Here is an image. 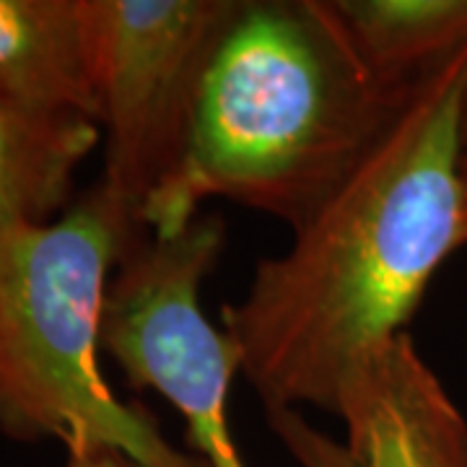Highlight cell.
I'll list each match as a JSON object with an SVG mask.
<instances>
[{
  "instance_id": "9c48e42d",
  "label": "cell",
  "mask_w": 467,
  "mask_h": 467,
  "mask_svg": "<svg viewBox=\"0 0 467 467\" xmlns=\"http://www.w3.org/2000/svg\"><path fill=\"white\" fill-rule=\"evenodd\" d=\"M367 73L408 94L467 52V0H325Z\"/></svg>"
},
{
  "instance_id": "6da1fadb",
  "label": "cell",
  "mask_w": 467,
  "mask_h": 467,
  "mask_svg": "<svg viewBox=\"0 0 467 467\" xmlns=\"http://www.w3.org/2000/svg\"><path fill=\"white\" fill-rule=\"evenodd\" d=\"M467 52L413 88L379 143L260 260L221 330L265 410L333 413L340 384L405 333L426 288L462 247V88Z\"/></svg>"
},
{
  "instance_id": "3957f363",
  "label": "cell",
  "mask_w": 467,
  "mask_h": 467,
  "mask_svg": "<svg viewBox=\"0 0 467 467\" xmlns=\"http://www.w3.org/2000/svg\"><path fill=\"white\" fill-rule=\"evenodd\" d=\"M143 234L97 184L50 223L0 226V431L115 450L140 467H205L99 368L104 304Z\"/></svg>"
},
{
  "instance_id": "30bf717a",
  "label": "cell",
  "mask_w": 467,
  "mask_h": 467,
  "mask_svg": "<svg viewBox=\"0 0 467 467\" xmlns=\"http://www.w3.org/2000/svg\"><path fill=\"white\" fill-rule=\"evenodd\" d=\"M66 467H140L133 460L115 450H101V447H88V450L67 451Z\"/></svg>"
},
{
  "instance_id": "5b68a950",
  "label": "cell",
  "mask_w": 467,
  "mask_h": 467,
  "mask_svg": "<svg viewBox=\"0 0 467 467\" xmlns=\"http://www.w3.org/2000/svg\"><path fill=\"white\" fill-rule=\"evenodd\" d=\"M239 3L86 0L104 128L99 184L138 223L182 164L205 67Z\"/></svg>"
},
{
  "instance_id": "7c38bea8",
  "label": "cell",
  "mask_w": 467,
  "mask_h": 467,
  "mask_svg": "<svg viewBox=\"0 0 467 467\" xmlns=\"http://www.w3.org/2000/svg\"><path fill=\"white\" fill-rule=\"evenodd\" d=\"M462 143L467 150V76H465V88H462Z\"/></svg>"
},
{
  "instance_id": "8fae6325",
  "label": "cell",
  "mask_w": 467,
  "mask_h": 467,
  "mask_svg": "<svg viewBox=\"0 0 467 467\" xmlns=\"http://www.w3.org/2000/svg\"><path fill=\"white\" fill-rule=\"evenodd\" d=\"M462 247H467V153L462 164Z\"/></svg>"
},
{
  "instance_id": "8992f818",
  "label": "cell",
  "mask_w": 467,
  "mask_h": 467,
  "mask_svg": "<svg viewBox=\"0 0 467 467\" xmlns=\"http://www.w3.org/2000/svg\"><path fill=\"white\" fill-rule=\"evenodd\" d=\"M333 413L356 467H467V420L408 333L346 374Z\"/></svg>"
},
{
  "instance_id": "ba28073f",
  "label": "cell",
  "mask_w": 467,
  "mask_h": 467,
  "mask_svg": "<svg viewBox=\"0 0 467 467\" xmlns=\"http://www.w3.org/2000/svg\"><path fill=\"white\" fill-rule=\"evenodd\" d=\"M99 138L91 117L0 99V226L63 216L76 171Z\"/></svg>"
},
{
  "instance_id": "7a4b0ae2",
  "label": "cell",
  "mask_w": 467,
  "mask_h": 467,
  "mask_svg": "<svg viewBox=\"0 0 467 467\" xmlns=\"http://www.w3.org/2000/svg\"><path fill=\"white\" fill-rule=\"evenodd\" d=\"M410 94L368 76L325 0H242L205 67L182 164L140 211L143 232H180L213 198L299 229Z\"/></svg>"
},
{
  "instance_id": "52a82bcc",
  "label": "cell",
  "mask_w": 467,
  "mask_h": 467,
  "mask_svg": "<svg viewBox=\"0 0 467 467\" xmlns=\"http://www.w3.org/2000/svg\"><path fill=\"white\" fill-rule=\"evenodd\" d=\"M0 99L99 122L86 0H0Z\"/></svg>"
},
{
  "instance_id": "277c9868",
  "label": "cell",
  "mask_w": 467,
  "mask_h": 467,
  "mask_svg": "<svg viewBox=\"0 0 467 467\" xmlns=\"http://www.w3.org/2000/svg\"><path fill=\"white\" fill-rule=\"evenodd\" d=\"M223 242L226 226L216 213H198L174 234H140L109 285L101 348L135 389H153L177 408L192 454L205 467H247L229 423L239 353L201 304V285ZM267 418L304 467H356L348 450L312 431L299 410Z\"/></svg>"
}]
</instances>
